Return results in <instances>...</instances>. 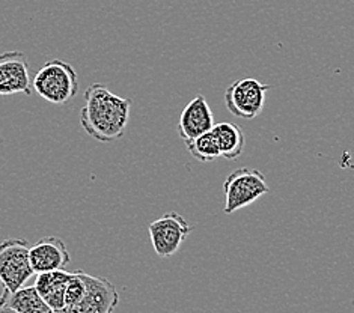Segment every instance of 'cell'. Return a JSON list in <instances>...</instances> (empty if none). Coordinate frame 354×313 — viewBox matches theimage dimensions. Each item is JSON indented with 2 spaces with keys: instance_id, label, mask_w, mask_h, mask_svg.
I'll return each mask as SVG.
<instances>
[{
  "instance_id": "1",
  "label": "cell",
  "mask_w": 354,
  "mask_h": 313,
  "mask_svg": "<svg viewBox=\"0 0 354 313\" xmlns=\"http://www.w3.org/2000/svg\"><path fill=\"white\" fill-rule=\"evenodd\" d=\"M131 99L94 83L85 92V104L80 110V125L88 136L101 143L120 140L127 129Z\"/></svg>"
},
{
  "instance_id": "2",
  "label": "cell",
  "mask_w": 354,
  "mask_h": 313,
  "mask_svg": "<svg viewBox=\"0 0 354 313\" xmlns=\"http://www.w3.org/2000/svg\"><path fill=\"white\" fill-rule=\"evenodd\" d=\"M32 86L37 94L48 103L66 104L79 92L77 73L71 64L61 59H53L38 70Z\"/></svg>"
},
{
  "instance_id": "3",
  "label": "cell",
  "mask_w": 354,
  "mask_h": 313,
  "mask_svg": "<svg viewBox=\"0 0 354 313\" xmlns=\"http://www.w3.org/2000/svg\"><path fill=\"white\" fill-rule=\"evenodd\" d=\"M225 190V214L246 208L270 191L266 176L258 169L241 167L226 176Z\"/></svg>"
},
{
  "instance_id": "4",
  "label": "cell",
  "mask_w": 354,
  "mask_h": 313,
  "mask_svg": "<svg viewBox=\"0 0 354 313\" xmlns=\"http://www.w3.org/2000/svg\"><path fill=\"white\" fill-rule=\"evenodd\" d=\"M28 240L8 238L0 243V282L10 294L19 291L35 274L29 259Z\"/></svg>"
},
{
  "instance_id": "5",
  "label": "cell",
  "mask_w": 354,
  "mask_h": 313,
  "mask_svg": "<svg viewBox=\"0 0 354 313\" xmlns=\"http://www.w3.org/2000/svg\"><path fill=\"white\" fill-rule=\"evenodd\" d=\"M268 91V84L257 79L237 80L225 92V106L234 116L241 120H254L263 112Z\"/></svg>"
},
{
  "instance_id": "6",
  "label": "cell",
  "mask_w": 354,
  "mask_h": 313,
  "mask_svg": "<svg viewBox=\"0 0 354 313\" xmlns=\"http://www.w3.org/2000/svg\"><path fill=\"white\" fill-rule=\"evenodd\" d=\"M148 232L157 256L169 258L181 249L192 232V226L181 214L171 211L154 220L148 226Z\"/></svg>"
},
{
  "instance_id": "7",
  "label": "cell",
  "mask_w": 354,
  "mask_h": 313,
  "mask_svg": "<svg viewBox=\"0 0 354 313\" xmlns=\"http://www.w3.org/2000/svg\"><path fill=\"white\" fill-rule=\"evenodd\" d=\"M86 285V292L77 306L62 309L53 313H113L120 303V292L116 286L104 277L91 276L82 272Z\"/></svg>"
},
{
  "instance_id": "8",
  "label": "cell",
  "mask_w": 354,
  "mask_h": 313,
  "mask_svg": "<svg viewBox=\"0 0 354 313\" xmlns=\"http://www.w3.org/2000/svg\"><path fill=\"white\" fill-rule=\"evenodd\" d=\"M30 95L29 62L23 52L0 53V95Z\"/></svg>"
},
{
  "instance_id": "9",
  "label": "cell",
  "mask_w": 354,
  "mask_h": 313,
  "mask_svg": "<svg viewBox=\"0 0 354 313\" xmlns=\"http://www.w3.org/2000/svg\"><path fill=\"white\" fill-rule=\"evenodd\" d=\"M29 259L33 273L37 274L65 269L71 262L68 249L57 236H44L30 245Z\"/></svg>"
},
{
  "instance_id": "10",
  "label": "cell",
  "mask_w": 354,
  "mask_h": 313,
  "mask_svg": "<svg viewBox=\"0 0 354 313\" xmlns=\"http://www.w3.org/2000/svg\"><path fill=\"white\" fill-rule=\"evenodd\" d=\"M214 115L204 95H196L184 107L178 122V133L184 143L195 140L214 126Z\"/></svg>"
},
{
  "instance_id": "11",
  "label": "cell",
  "mask_w": 354,
  "mask_h": 313,
  "mask_svg": "<svg viewBox=\"0 0 354 313\" xmlns=\"http://www.w3.org/2000/svg\"><path fill=\"white\" fill-rule=\"evenodd\" d=\"M70 272L66 269H57V272L41 273L37 277L35 286L38 294L41 295L47 306L53 312H57L65 307V290L71 278Z\"/></svg>"
},
{
  "instance_id": "12",
  "label": "cell",
  "mask_w": 354,
  "mask_h": 313,
  "mask_svg": "<svg viewBox=\"0 0 354 313\" xmlns=\"http://www.w3.org/2000/svg\"><path fill=\"white\" fill-rule=\"evenodd\" d=\"M213 134L217 140L221 157L226 160H237L244 149L246 137L241 126L234 122H218L213 126Z\"/></svg>"
},
{
  "instance_id": "13",
  "label": "cell",
  "mask_w": 354,
  "mask_h": 313,
  "mask_svg": "<svg viewBox=\"0 0 354 313\" xmlns=\"http://www.w3.org/2000/svg\"><path fill=\"white\" fill-rule=\"evenodd\" d=\"M6 304L17 313H53L35 286H23L14 294L8 292Z\"/></svg>"
},
{
  "instance_id": "14",
  "label": "cell",
  "mask_w": 354,
  "mask_h": 313,
  "mask_svg": "<svg viewBox=\"0 0 354 313\" xmlns=\"http://www.w3.org/2000/svg\"><path fill=\"white\" fill-rule=\"evenodd\" d=\"M189 152L192 154L193 158L199 160L202 163H208V162H214V160L221 158V149H218L217 140L214 137L213 131H208L202 136L196 137L195 140L185 143Z\"/></svg>"
},
{
  "instance_id": "15",
  "label": "cell",
  "mask_w": 354,
  "mask_h": 313,
  "mask_svg": "<svg viewBox=\"0 0 354 313\" xmlns=\"http://www.w3.org/2000/svg\"><path fill=\"white\" fill-rule=\"evenodd\" d=\"M6 295H8V291L5 290L2 291V294H0V313H17L6 304Z\"/></svg>"
}]
</instances>
